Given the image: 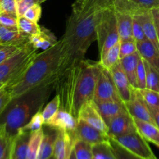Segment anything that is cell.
Listing matches in <instances>:
<instances>
[{
  "instance_id": "cell-1",
  "label": "cell",
  "mask_w": 159,
  "mask_h": 159,
  "mask_svg": "<svg viewBox=\"0 0 159 159\" xmlns=\"http://www.w3.org/2000/svg\"><path fill=\"white\" fill-rule=\"evenodd\" d=\"M112 0H76L67 20L63 37L65 68L75 59L85 58L90 45L97 40L96 27L102 9Z\"/></svg>"
},
{
  "instance_id": "cell-2",
  "label": "cell",
  "mask_w": 159,
  "mask_h": 159,
  "mask_svg": "<svg viewBox=\"0 0 159 159\" xmlns=\"http://www.w3.org/2000/svg\"><path fill=\"white\" fill-rule=\"evenodd\" d=\"M99 71V64L89 60L75 59L60 73L55 84L60 109L78 120L79 112L86 102L94 99Z\"/></svg>"
},
{
  "instance_id": "cell-3",
  "label": "cell",
  "mask_w": 159,
  "mask_h": 159,
  "mask_svg": "<svg viewBox=\"0 0 159 159\" xmlns=\"http://www.w3.org/2000/svg\"><path fill=\"white\" fill-rule=\"evenodd\" d=\"M58 76L11 101L0 117V124L4 125L5 132L9 137L13 138L36 113L43 110L55 89Z\"/></svg>"
},
{
  "instance_id": "cell-4",
  "label": "cell",
  "mask_w": 159,
  "mask_h": 159,
  "mask_svg": "<svg viewBox=\"0 0 159 159\" xmlns=\"http://www.w3.org/2000/svg\"><path fill=\"white\" fill-rule=\"evenodd\" d=\"M61 40L43 52L38 53L26 71L12 85L6 87L12 99L57 77L65 69Z\"/></svg>"
},
{
  "instance_id": "cell-5",
  "label": "cell",
  "mask_w": 159,
  "mask_h": 159,
  "mask_svg": "<svg viewBox=\"0 0 159 159\" xmlns=\"http://www.w3.org/2000/svg\"><path fill=\"white\" fill-rule=\"evenodd\" d=\"M38 54V49L30 43L16 55L0 64V87L12 85L25 71Z\"/></svg>"
},
{
  "instance_id": "cell-6",
  "label": "cell",
  "mask_w": 159,
  "mask_h": 159,
  "mask_svg": "<svg viewBox=\"0 0 159 159\" xmlns=\"http://www.w3.org/2000/svg\"><path fill=\"white\" fill-rule=\"evenodd\" d=\"M96 35L100 56L103 55L110 48L120 41L113 0L110 4L102 9L96 27Z\"/></svg>"
},
{
  "instance_id": "cell-7",
  "label": "cell",
  "mask_w": 159,
  "mask_h": 159,
  "mask_svg": "<svg viewBox=\"0 0 159 159\" xmlns=\"http://www.w3.org/2000/svg\"><path fill=\"white\" fill-rule=\"evenodd\" d=\"M93 100L96 102L116 101L124 102L120 97L110 71L103 68L100 65Z\"/></svg>"
},
{
  "instance_id": "cell-8",
  "label": "cell",
  "mask_w": 159,
  "mask_h": 159,
  "mask_svg": "<svg viewBox=\"0 0 159 159\" xmlns=\"http://www.w3.org/2000/svg\"><path fill=\"white\" fill-rule=\"evenodd\" d=\"M113 138L123 147L143 159H152L155 157L148 141L138 130L125 135L113 137Z\"/></svg>"
},
{
  "instance_id": "cell-9",
  "label": "cell",
  "mask_w": 159,
  "mask_h": 159,
  "mask_svg": "<svg viewBox=\"0 0 159 159\" xmlns=\"http://www.w3.org/2000/svg\"><path fill=\"white\" fill-rule=\"evenodd\" d=\"M73 134L75 139L83 141L91 145L108 142L110 139L108 134L100 131L82 120H78L77 127Z\"/></svg>"
},
{
  "instance_id": "cell-10",
  "label": "cell",
  "mask_w": 159,
  "mask_h": 159,
  "mask_svg": "<svg viewBox=\"0 0 159 159\" xmlns=\"http://www.w3.org/2000/svg\"><path fill=\"white\" fill-rule=\"evenodd\" d=\"M124 104L127 111L132 117L155 124L148 106L138 93L137 89H134L130 100Z\"/></svg>"
},
{
  "instance_id": "cell-11",
  "label": "cell",
  "mask_w": 159,
  "mask_h": 159,
  "mask_svg": "<svg viewBox=\"0 0 159 159\" xmlns=\"http://www.w3.org/2000/svg\"><path fill=\"white\" fill-rule=\"evenodd\" d=\"M110 75L113 79L116 90L120 97L125 103L130 100L134 92V87L130 85L126 73L124 72L120 62H118L110 70Z\"/></svg>"
},
{
  "instance_id": "cell-12",
  "label": "cell",
  "mask_w": 159,
  "mask_h": 159,
  "mask_svg": "<svg viewBox=\"0 0 159 159\" xmlns=\"http://www.w3.org/2000/svg\"><path fill=\"white\" fill-rule=\"evenodd\" d=\"M79 120L85 121L87 124L96 127L100 131L108 134L109 127L98 110L94 100L86 102L81 109L79 114Z\"/></svg>"
},
{
  "instance_id": "cell-13",
  "label": "cell",
  "mask_w": 159,
  "mask_h": 159,
  "mask_svg": "<svg viewBox=\"0 0 159 159\" xmlns=\"http://www.w3.org/2000/svg\"><path fill=\"white\" fill-rule=\"evenodd\" d=\"M108 135L110 137H118L136 131L137 128L133 117L125 112L118 115L110 122L108 126Z\"/></svg>"
},
{
  "instance_id": "cell-14",
  "label": "cell",
  "mask_w": 159,
  "mask_h": 159,
  "mask_svg": "<svg viewBox=\"0 0 159 159\" xmlns=\"http://www.w3.org/2000/svg\"><path fill=\"white\" fill-rule=\"evenodd\" d=\"M78 120L73 115L62 109H59L56 114L44 124L58 130L74 133L77 127Z\"/></svg>"
},
{
  "instance_id": "cell-15",
  "label": "cell",
  "mask_w": 159,
  "mask_h": 159,
  "mask_svg": "<svg viewBox=\"0 0 159 159\" xmlns=\"http://www.w3.org/2000/svg\"><path fill=\"white\" fill-rule=\"evenodd\" d=\"M75 140L73 133L58 130L54 150V155L56 158L68 159L74 147Z\"/></svg>"
},
{
  "instance_id": "cell-16",
  "label": "cell",
  "mask_w": 159,
  "mask_h": 159,
  "mask_svg": "<svg viewBox=\"0 0 159 159\" xmlns=\"http://www.w3.org/2000/svg\"><path fill=\"white\" fill-rule=\"evenodd\" d=\"M141 23L144 34L148 40H150L158 49H159V43L157 36L156 27L154 22L152 10H143L133 15Z\"/></svg>"
},
{
  "instance_id": "cell-17",
  "label": "cell",
  "mask_w": 159,
  "mask_h": 159,
  "mask_svg": "<svg viewBox=\"0 0 159 159\" xmlns=\"http://www.w3.org/2000/svg\"><path fill=\"white\" fill-rule=\"evenodd\" d=\"M94 102L107 126H109L110 122L118 115L127 112L124 102H116V101H102V102L94 101Z\"/></svg>"
},
{
  "instance_id": "cell-18",
  "label": "cell",
  "mask_w": 159,
  "mask_h": 159,
  "mask_svg": "<svg viewBox=\"0 0 159 159\" xmlns=\"http://www.w3.org/2000/svg\"><path fill=\"white\" fill-rule=\"evenodd\" d=\"M31 132L21 130L12 139L11 159H27Z\"/></svg>"
},
{
  "instance_id": "cell-19",
  "label": "cell",
  "mask_w": 159,
  "mask_h": 159,
  "mask_svg": "<svg viewBox=\"0 0 159 159\" xmlns=\"http://www.w3.org/2000/svg\"><path fill=\"white\" fill-rule=\"evenodd\" d=\"M30 42V36L19 29L0 24V44H24Z\"/></svg>"
},
{
  "instance_id": "cell-20",
  "label": "cell",
  "mask_w": 159,
  "mask_h": 159,
  "mask_svg": "<svg viewBox=\"0 0 159 159\" xmlns=\"http://www.w3.org/2000/svg\"><path fill=\"white\" fill-rule=\"evenodd\" d=\"M117 23L120 40H127L133 38L134 16L128 12L115 10Z\"/></svg>"
},
{
  "instance_id": "cell-21",
  "label": "cell",
  "mask_w": 159,
  "mask_h": 159,
  "mask_svg": "<svg viewBox=\"0 0 159 159\" xmlns=\"http://www.w3.org/2000/svg\"><path fill=\"white\" fill-rule=\"evenodd\" d=\"M137 47L141 57L159 71V49L148 40L137 43Z\"/></svg>"
},
{
  "instance_id": "cell-22",
  "label": "cell",
  "mask_w": 159,
  "mask_h": 159,
  "mask_svg": "<svg viewBox=\"0 0 159 159\" xmlns=\"http://www.w3.org/2000/svg\"><path fill=\"white\" fill-rule=\"evenodd\" d=\"M45 127H47L46 129L43 127V137L40 146L39 159H48L54 155V145L58 134V130L48 126Z\"/></svg>"
},
{
  "instance_id": "cell-23",
  "label": "cell",
  "mask_w": 159,
  "mask_h": 159,
  "mask_svg": "<svg viewBox=\"0 0 159 159\" xmlns=\"http://www.w3.org/2000/svg\"><path fill=\"white\" fill-rule=\"evenodd\" d=\"M137 130L148 142L159 148V128L155 124L133 117Z\"/></svg>"
},
{
  "instance_id": "cell-24",
  "label": "cell",
  "mask_w": 159,
  "mask_h": 159,
  "mask_svg": "<svg viewBox=\"0 0 159 159\" xmlns=\"http://www.w3.org/2000/svg\"><path fill=\"white\" fill-rule=\"evenodd\" d=\"M141 57L139 52L137 51L134 54H130L125 57H123L120 60L123 69L126 73L132 87L138 88V82H137V68H138V61Z\"/></svg>"
},
{
  "instance_id": "cell-25",
  "label": "cell",
  "mask_w": 159,
  "mask_h": 159,
  "mask_svg": "<svg viewBox=\"0 0 159 159\" xmlns=\"http://www.w3.org/2000/svg\"><path fill=\"white\" fill-rule=\"evenodd\" d=\"M55 36L49 30L42 27L41 31L35 35L30 36V43L37 49L48 50L57 43Z\"/></svg>"
},
{
  "instance_id": "cell-26",
  "label": "cell",
  "mask_w": 159,
  "mask_h": 159,
  "mask_svg": "<svg viewBox=\"0 0 159 159\" xmlns=\"http://www.w3.org/2000/svg\"><path fill=\"white\" fill-rule=\"evenodd\" d=\"M120 41L113 45L103 55L100 56V60L99 61V63L102 68L110 71L115 65H116L120 61Z\"/></svg>"
},
{
  "instance_id": "cell-27",
  "label": "cell",
  "mask_w": 159,
  "mask_h": 159,
  "mask_svg": "<svg viewBox=\"0 0 159 159\" xmlns=\"http://www.w3.org/2000/svg\"><path fill=\"white\" fill-rule=\"evenodd\" d=\"M43 137V130L33 132L31 134L30 139L28 148L27 159H39L40 146Z\"/></svg>"
},
{
  "instance_id": "cell-28",
  "label": "cell",
  "mask_w": 159,
  "mask_h": 159,
  "mask_svg": "<svg viewBox=\"0 0 159 159\" xmlns=\"http://www.w3.org/2000/svg\"><path fill=\"white\" fill-rule=\"evenodd\" d=\"M108 142L116 159H143L123 147L120 144H119L116 140H114L111 137H110Z\"/></svg>"
},
{
  "instance_id": "cell-29",
  "label": "cell",
  "mask_w": 159,
  "mask_h": 159,
  "mask_svg": "<svg viewBox=\"0 0 159 159\" xmlns=\"http://www.w3.org/2000/svg\"><path fill=\"white\" fill-rule=\"evenodd\" d=\"M144 65L146 69V88L159 92V71L145 61Z\"/></svg>"
},
{
  "instance_id": "cell-30",
  "label": "cell",
  "mask_w": 159,
  "mask_h": 159,
  "mask_svg": "<svg viewBox=\"0 0 159 159\" xmlns=\"http://www.w3.org/2000/svg\"><path fill=\"white\" fill-rule=\"evenodd\" d=\"M77 159H93V145L76 139L73 147Z\"/></svg>"
},
{
  "instance_id": "cell-31",
  "label": "cell",
  "mask_w": 159,
  "mask_h": 159,
  "mask_svg": "<svg viewBox=\"0 0 159 159\" xmlns=\"http://www.w3.org/2000/svg\"><path fill=\"white\" fill-rule=\"evenodd\" d=\"M18 29L27 35L32 36L40 33L42 26H40L38 23L28 20L24 16L18 18Z\"/></svg>"
},
{
  "instance_id": "cell-32",
  "label": "cell",
  "mask_w": 159,
  "mask_h": 159,
  "mask_svg": "<svg viewBox=\"0 0 159 159\" xmlns=\"http://www.w3.org/2000/svg\"><path fill=\"white\" fill-rule=\"evenodd\" d=\"M29 43L24 44H0V64L16 55Z\"/></svg>"
},
{
  "instance_id": "cell-33",
  "label": "cell",
  "mask_w": 159,
  "mask_h": 159,
  "mask_svg": "<svg viewBox=\"0 0 159 159\" xmlns=\"http://www.w3.org/2000/svg\"><path fill=\"white\" fill-rule=\"evenodd\" d=\"M93 153L96 159H116L109 142L93 145Z\"/></svg>"
},
{
  "instance_id": "cell-34",
  "label": "cell",
  "mask_w": 159,
  "mask_h": 159,
  "mask_svg": "<svg viewBox=\"0 0 159 159\" xmlns=\"http://www.w3.org/2000/svg\"><path fill=\"white\" fill-rule=\"evenodd\" d=\"M144 102L149 107H159V92L149 89H137Z\"/></svg>"
},
{
  "instance_id": "cell-35",
  "label": "cell",
  "mask_w": 159,
  "mask_h": 159,
  "mask_svg": "<svg viewBox=\"0 0 159 159\" xmlns=\"http://www.w3.org/2000/svg\"><path fill=\"white\" fill-rule=\"evenodd\" d=\"M12 139L4 130L0 136V159H11Z\"/></svg>"
},
{
  "instance_id": "cell-36",
  "label": "cell",
  "mask_w": 159,
  "mask_h": 159,
  "mask_svg": "<svg viewBox=\"0 0 159 159\" xmlns=\"http://www.w3.org/2000/svg\"><path fill=\"white\" fill-rule=\"evenodd\" d=\"M60 98L57 95H56L54 99L50 101L42 110V114H43V120H44V124L56 114V113L60 109Z\"/></svg>"
},
{
  "instance_id": "cell-37",
  "label": "cell",
  "mask_w": 159,
  "mask_h": 159,
  "mask_svg": "<svg viewBox=\"0 0 159 159\" xmlns=\"http://www.w3.org/2000/svg\"><path fill=\"white\" fill-rule=\"evenodd\" d=\"M43 126H44V120H43L41 110V111L36 113V114L31 118V120L29 121V123H28L21 130H27V131L33 133V132H36L38 131V130H42ZM21 130H20V131H21Z\"/></svg>"
},
{
  "instance_id": "cell-38",
  "label": "cell",
  "mask_w": 159,
  "mask_h": 159,
  "mask_svg": "<svg viewBox=\"0 0 159 159\" xmlns=\"http://www.w3.org/2000/svg\"><path fill=\"white\" fill-rule=\"evenodd\" d=\"M120 57L123 58L130 54H134L138 51L137 42L134 39H130L127 40H120Z\"/></svg>"
},
{
  "instance_id": "cell-39",
  "label": "cell",
  "mask_w": 159,
  "mask_h": 159,
  "mask_svg": "<svg viewBox=\"0 0 159 159\" xmlns=\"http://www.w3.org/2000/svg\"><path fill=\"white\" fill-rule=\"evenodd\" d=\"M133 6L142 10L159 9V0H127Z\"/></svg>"
},
{
  "instance_id": "cell-40",
  "label": "cell",
  "mask_w": 159,
  "mask_h": 159,
  "mask_svg": "<svg viewBox=\"0 0 159 159\" xmlns=\"http://www.w3.org/2000/svg\"><path fill=\"white\" fill-rule=\"evenodd\" d=\"M18 16L8 13L6 12H0V24L9 28L18 29Z\"/></svg>"
},
{
  "instance_id": "cell-41",
  "label": "cell",
  "mask_w": 159,
  "mask_h": 159,
  "mask_svg": "<svg viewBox=\"0 0 159 159\" xmlns=\"http://www.w3.org/2000/svg\"><path fill=\"white\" fill-rule=\"evenodd\" d=\"M137 89H146V69L144 61L142 57H140L137 68Z\"/></svg>"
},
{
  "instance_id": "cell-42",
  "label": "cell",
  "mask_w": 159,
  "mask_h": 159,
  "mask_svg": "<svg viewBox=\"0 0 159 159\" xmlns=\"http://www.w3.org/2000/svg\"><path fill=\"white\" fill-rule=\"evenodd\" d=\"M12 100V96L6 87L0 89V117Z\"/></svg>"
},
{
  "instance_id": "cell-43",
  "label": "cell",
  "mask_w": 159,
  "mask_h": 159,
  "mask_svg": "<svg viewBox=\"0 0 159 159\" xmlns=\"http://www.w3.org/2000/svg\"><path fill=\"white\" fill-rule=\"evenodd\" d=\"M41 12L42 9L40 4L37 3V4H35L33 6H31L30 9H28L26 12L24 13L23 16L26 17L28 20H31V21L38 23L39 20L40 19V16H41Z\"/></svg>"
},
{
  "instance_id": "cell-44",
  "label": "cell",
  "mask_w": 159,
  "mask_h": 159,
  "mask_svg": "<svg viewBox=\"0 0 159 159\" xmlns=\"http://www.w3.org/2000/svg\"><path fill=\"white\" fill-rule=\"evenodd\" d=\"M132 30H133V38L137 43L148 40L141 23L134 17L133 20V29Z\"/></svg>"
},
{
  "instance_id": "cell-45",
  "label": "cell",
  "mask_w": 159,
  "mask_h": 159,
  "mask_svg": "<svg viewBox=\"0 0 159 159\" xmlns=\"http://www.w3.org/2000/svg\"><path fill=\"white\" fill-rule=\"evenodd\" d=\"M16 11L18 17L23 16L28 9L38 3L37 0H16Z\"/></svg>"
},
{
  "instance_id": "cell-46",
  "label": "cell",
  "mask_w": 159,
  "mask_h": 159,
  "mask_svg": "<svg viewBox=\"0 0 159 159\" xmlns=\"http://www.w3.org/2000/svg\"><path fill=\"white\" fill-rule=\"evenodd\" d=\"M0 6H1L2 12L17 16L16 0H0Z\"/></svg>"
},
{
  "instance_id": "cell-47",
  "label": "cell",
  "mask_w": 159,
  "mask_h": 159,
  "mask_svg": "<svg viewBox=\"0 0 159 159\" xmlns=\"http://www.w3.org/2000/svg\"><path fill=\"white\" fill-rule=\"evenodd\" d=\"M152 16H153L154 22H155V27H156L157 36H158V40L159 43V10L158 9H154L152 10Z\"/></svg>"
},
{
  "instance_id": "cell-48",
  "label": "cell",
  "mask_w": 159,
  "mask_h": 159,
  "mask_svg": "<svg viewBox=\"0 0 159 159\" xmlns=\"http://www.w3.org/2000/svg\"><path fill=\"white\" fill-rule=\"evenodd\" d=\"M149 109H150L155 125L159 128V107H149Z\"/></svg>"
},
{
  "instance_id": "cell-49",
  "label": "cell",
  "mask_w": 159,
  "mask_h": 159,
  "mask_svg": "<svg viewBox=\"0 0 159 159\" xmlns=\"http://www.w3.org/2000/svg\"><path fill=\"white\" fill-rule=\"evenodd\" d=\"M68 159H77L76 158V155H75V151H74V148L72 149V151H71V154H70L69 157H68Z\"/></svg>"
},
{
  "instance_id": "cell-50",
  "label": "cell",
  "mask_w": 159,
  "mask_h": 159,
  "mask_svg": "<svg viewBox=\"0 0 159 159\" xmlns=\"http://www.w3.org/2000/svg\"><path fill=\"white\" fill-rule=\"evenodd\" d=\"M4 130H5L4 125H3V124H0V136H1L2 134L3 133Z\"/></svg>"
},
{
  "instance_id": "cell-51",
  "label": "cell",
  "mask_w": 159,
  "mask_h": 159,
  "mask_svg": "<svg viewBox=\"0 0 159 159\" xmlns=\"http://www.w3.org/2000/svg\"><path fill=\"white\" fill-rule=\"evenodd\" d=\"M37 1H38V3H39V4H41V3L44 2L46 1V0H37Z\"/></svg>"
},
{
  "instance_id": "cell-52",
  "label": "cell",
  "mask_w": 159,
  "mask_h": 159,
  "mask_svg": "<svg viewBox=\"0 0 159 159\" xmlns=\"http://www.w3.org/2000/svg\"><path fill=\"white\" fill-rule=\"evenodd\" d=\"M48 159H57V158H56L55 155H53L52 156H51V157H50V158H48Z\"/></svg>"
},
{
  "instance_id": "cell-53",
  "label": "cell",
  "mask_w": 159,
  "mask_h": 159,
  "mask_svg": "<svg viewBox=\"0 0 159 159\" xmlns=\"http://www.w3.org/2000/svg\"><path fill=\"white\" fill-rule=\"evenodd\" d=\"M2 12V8H1V6H0V12Z\"/></svg>"
},
{
  "instance_id": "cell-54",
  "label": "cell",
  "mask_w": 159,
  "mask_h": 159,
  "mask_svg": "<svg viewBox=\"0 0 159 159\" xmlns=\"http://www.w3.org/2000/svg\"><path fill=\"white\" fill-rule=\"evenodd\" d=\"M152 159H158V158H156V156H155V158H152Z\"/></svg>"
},
{
  "instance_id": "cell-55",
  "label": "cell",
  "mask_w": 159,
  "mask_h": 159,
  "mask_svg": "<svg viewBox=\"0 0 159 159\" xmlns=\"http://www.w3.org/2000/svg\"><path fill=\"white\" fill-rule=\"evenodd\" d=\"M1 88H2V87H0V89H1Z\"/></svg>"
},
{
  "instance_id": "cell-56",
  "label": "cell",
  "mask_w": 159,
  "mask_h": 159,
  "mask_svg": "<svg viewBox=\"0 0 159 159\" xmlns=\"http://www.w3.org/2000/svg\"><path fill=\"white\" fill-rule=\"evenodd\" d=\"M93 159H96V158H93Z\"/></svg>"
},
{
  "instance_id": "cell-57",
  "label": "cell",
  "mask_w": 159,
  "mask_h": 159,
  "mask_svg": "<svg viewBox=\"0 0 159 159\" xmlns=\"http://www.w3.org/2000/svg\"><path fill=\"white\" fill-rule=\"evenodd\" d=\"M158 10H159V9H158Z\"/></svg>"
}]
</instances>
